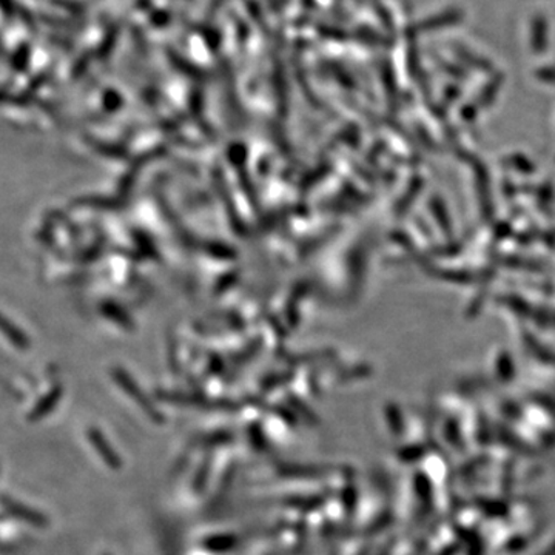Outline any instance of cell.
<instances>
[{
    "label": "cell",
    "mask_w": 555,
    "mask_h": 555,
    "mask_svg": "<svg viewBox=\"0 0 555 555\" xmlns=\"http://www.w3.org/2000/svg\"><path fill=\"white\" fill-rule=\"evenodd\" d=\"M5 502V507L9 509L10 514L13 516L20 517L21 520L28 521V524L36 526L46 525V518L40 516L39 513H35V511L28 509V507L20 505V503L11 502V500H3Z\"/></svg>",
    "instance_id": "cell-2"
},
{
    "label": "cell",
    "mask_w": 555,
    "mask_h": 555,
    "mask_svg": "<svg viewBox=\"0 0 555 555\" xmlns=\"http://www.w3.org/2000/svg\"><path fill=\"white\" fill-rule=\"evenodd\" d=\"M90 441L93 448L96 449L98 454L101 455V459L104 460L105 465L113 467V469H119L120 460L118 454L108 447L107 441H105V438L102 437L98 430H93V433L90 434Z\"/></svg>",
    "instance_id": "cell-1"
},
{
    "label": "cell",
    "mask_w": 555,
    "mask_h": 555,
    "mask_svg": "<svg viewBox=\"0 0 555 555\" xmlns=\"http://www.w3.org/2000/svg\"><path fill=\"white\" fill-rule=\"evenodd\" d=\"M0 334L3 335L9 341L13 343V345H16L17 347H21V349H25V347H28V339L25 337L24 334L14 326V324H11L9 320H7L5 317L0 313Z\"/></svg>",
    "instance_id": "cell-3"
}]
</instances>
